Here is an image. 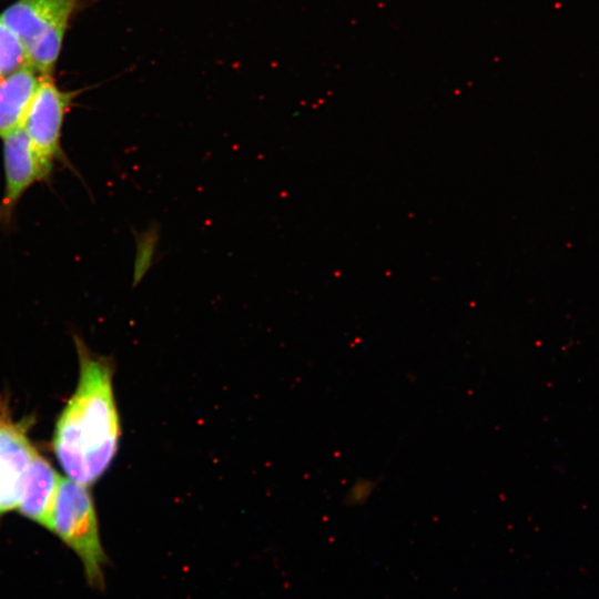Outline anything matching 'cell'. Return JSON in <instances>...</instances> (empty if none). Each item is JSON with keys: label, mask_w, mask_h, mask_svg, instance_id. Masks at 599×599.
I'll use <instances>...</instances> for the list:
<instances>
[{"label": "cell", "mask_w": 599, "mask_h": 599, "mask_svg": "<svg viewBox=\"0 0 599 599\" xmlns=\"http://www.w3.org/2000/svg\"><path fill=\"white\" fill-rule=\"evenodd\" d=\"M1 79H2V78L0 77V80H1Z\"/></svg>", "instance_id": "8fae6325"}, {"label": "cell", "mask_w": 599, "mask_h": 599, "mask_svg": "<svg viewBox=\"0 0 599 599\" xmlns=\"http://www.w3.org/2000/svg\"><path fill=\"white\" fill-rule=\"evenodd\" d=\"M74 341L79 379L55 422L52 447L67 476L90 486L113 463L121 424L113 390L112 359L93 353L79 337Z\"/></svg>", "instance_id": "6da1fadb"}, {"label": "cell", "mask_w": 599, "mask_h": 599, "mask_svg": "<svg viewBox=\"0 0 599 599\" xmlns=\"http://www.w3.org/2000/svg\"><path fill=\"white\" fill-rule=\"evenodd\" d=\"M132 234L135 241L132 286L136 287L159 260L161 225L153 221L142 231L132 227Z\"/></svg>", "instance_id": "9c48e42d"}, {"label": "cell", "mask_w": 599, "mask_h": 599, "mask_svg": "<svg viewBox=\"0 0 599 599\" xmlns=\"http://www.w3.org/2000/svg\"><path fill=\"white\" fill-rule=\"evenodd\" d=\"M28 64L26 48L19 37L0 19V77Z\"/></svg>", "instance_id": "30bf717a"}, {"label": "cell", "mask_w": 599, "mask_h": 599, "mask_svg": "<svg viewBox=\"0 0 599 599\" xmlns=\"http://www.w3.org/2000/svg\"><path fill=\"white\" fill-rule=\"evenodd\" d=\"M2 159L4 192L0 221H8L23 193L49 177L52 169L38 156L22 128L2 138Z\"/></svg>", "instance_id": "5b68a950"}, {"label": "cell", "mask_w": 599, "mask_h": 599, "mask_svg": "<svg viewBox=\"0 0 599 599\" xmlns=\"http://www.w3.org/2000/svg\"><path fill=\"white\" fill-rule=\"evenodd\" d=\"M37 451L26 425L0 418V515L18 508L24 476Z\"/></svg>", "instance_id": "8992f818"}, {"label": "cell", "mask_w": 599, "mask_h": 599, "mask_svg": "<svg viewBox=\"0 0 599 599\" xmlns=\"http://www.w3.org/2000/svg\"><path fill=\"white\" fill-rule=\"evenodd\" d=\"M77 1L18 0L0 14L22 41L28 63L42 77L52 78Z\"/></svg>", "instance_id": "3957f363"}, {"label": "cell", "mask_w": 599, "mask_h": 599, "mask_svg": "<svg viewBox=\"0 0 599 599\" xmlns=\"http://www.w3.org/2000/svg\"><path fill=\"white\" fill-rule=\"evenodd\" d=\"M48 529L78 556L89 586L104 589V567L109 558L101 542L99 519L88 486L61 477Z\"/></svg>", "instance_id": "7a4b0ae2"}, {"label": "cell", "mask_w": 599, "mask_h": 599, "mask_svg": "<svg viewBox=\"0 0 599 599\" xmlns=\"http://www.w3.org/2000/svg\"><path fill=\"white\" fill-rule=\"evenodd\" d=\"M60 480L61 476L50 461L37 451L24 476L19 512L48 529Z\"/></svg>", "instance_id": "52a82bcc"}, {"label": "cell", "mask_w": 599, "mask_h": 599, "mask_svg": "<svg viewBox=\"0 0 599 599\" xmlns=\"http://www.w3.org/2000/svg\"><path fill=\"white\" fill-rule=\"evenodd\" d=\"M73 97V92L60 90L52 78L44 77L22 124L33 150L51 169L62 156V126Z\"/></svg>", "instance_id": "277c9868"}, {"label": "cell", "mask_w": 599, "mask_h": 599, "mask_svg": "<svg viewBox=\"0 0 599 599\" xmlns=\"http://www.w3.org/2000/svg\"><path fill=\"white\" fill-rule=\"evenodd\" d=\"M44 77L29 63L0 80V138L22 128Z\"/></svg>", "instance_id": "ba28073f"}]
</instances>
